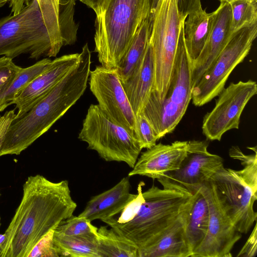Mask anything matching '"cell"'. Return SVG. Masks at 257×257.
<instances>
[{
	"label": "cell",
	"instance_id": "6da1fadb",
	"mask_svg": "<svg viewBox=\"0 0 257 257\" xmlns=\"http://www.w3.org/2000/svg\"><path fill=\"white\" fill-rule=\"evenodd\" d=\"M76 207L67 180L53 182L40 175L29 177L21 202L5 232L0 257H28L36 244L73 215Z\"/></svg>",
	"mask_w": 257,
	"mask_h": 257
},
{
	"label": "cell",
	"instance_id": "7a4b0ae2",
	"mask_svg": "<svg viewBox=\"0 0 257 257\" xmlns=\"http://www.w3.org/2000/svg\"><path fill=\"white\" fill-rule=\"evenodd\" d=\"M91 63L89 48L83 47L76 65L27 113L12 120L0 156L20 154L77 102L87 87Z\"/></svg>",
	"mask_w": 257,
	"mask_h": 257
},
{
	"label": "cell",
	"instance_id": "3957f363",
	"mask_svg": "<svg viewBox=\"0 0 257 257\" xmlns=\"http://www.w3.org/2000/svg\"><path fill=\"white\" fill-rule=\"evenodd\" d=\"M144 201L129 221L119 223L114 217L102 220L121 236L133 242L139 252L150 246L171 225L193 198L175 189L153 185L143 192Z\"/></svg>",
	"mask_w": 257,
	"mask_h": 257
},
{
	"label": "cell",
	"instance_id": "277c9868",
	"mask_svg": "<svg viewBox=\"0 0 257 257\" xmlns=\"http://www.w3.org/2000/svg\"><path fill=\"white\" fill-rule=\"evenodd\" d=\"M150 0H110L95 21V52L101 65L116 68L143 22L150 17Z\"/></svg>",
	"mask_w": 257,
	"mask_h": 257
},
{
	"label": "cell",
	"instance_id": "5b68a950",
	"mask_svg": "<svg viewBox=\"0 0 257 257\" xmlns=\"http://www.w3.org/2000/svg\"><path fill=\"white\" fill-rule=\"evenodd\" d=\"M229 156L240 161L243 168L235 170L224 166L210 178L226 212L240 233H247L256 221L253 205L257 199V152L245 155L232 146Z\"/></svg>",
	"mask_w": 257,
	"mask_h": 257
},
{
	"label": "cell",
	"instance_id": "8992f818",
	"mask_svg": "<svg viewBox=\"0 0 257 257\" xmlns=\"http://www.w3.org/2000/svg\"><path fill=\"white\" fill-rule=\"evenodd\" d=\"M184 20L180 28L174 64L166 95L160 100L151 93L142 111L159 140L173 132L184 115L191 100L192 61L184 41Z\"/></svg>",
	"mask_w": 257,
	"mask_h": 257
},
{
	"label": "cell",
	"instance_id": "52a82bcc",
	"mask_svg": "<svg viewBox=\"0 0 257 257\" xmlns=\"http://www.w3.org/2000/svg\"><path fill=\"white\" fill-rule=\"evenodd\" d=\"M52 44L36 0L17 15L0 19V56L14 59L29 54V58L38 59L51 57Z\"/></svg>",
	"mask_w": 257,
	"mask_h": 257
},
{
	"label": "cell",
	"instance_id": "ba28073f",
	"mask_svg": "<svg viewBox=\"0 0 257 257\" xmlns=\"http://www.w3.org/2000/svg\"><path fill=\"white\" fill-rule=\"evenodd\" d=\"M149 40L153 55L154 76L151 94L160 100L166 95L170 84L182 19L176 0H159L150 15Z\"/></svg>",
	"mask_w": 257,
	"mask_h": 257
},
{
	"label": "cell",
	"instance_id": "9c48e42d",
	"mask_svg": "<svg viewBox=\"0 0 257 257\" xmlns=\"http://www.w3.org/2000/svg\"><path fill=\"white\" fill-rule=\"evenodd\" d=\"M78 139L105 161L122 162L132 168L142 150L136 138L98 104L89 106Z\"/></svg>",
	"mask_w": 257,
	"mask_h": 257
},
{
	"label": "cell",
	"instance_id": "30bf717a",
	"mask_svg": "<svg viewBox=\"0 0 257 257\" xmlns=\"http://www.w3.org/2000/svg\"><path fill=\"white\" fill-rule=\"evenodd\" d=\"M256 35L257 23L232 32L225 47L192 87L195 106H201L218 96L232 71L249 54Z\"/></svg>",
	"mask_w": 257,
	"mask_h": 257
},
{
	"label": "cell",
	"instance_id": "8fae6325",
	"mask_svg": "<svg viewBox=\"0 0 257 257\" xmlns=\"http://www.w3.org/2000/svg\"><path fill=\"white\" fill-rule=\"evenodd\" d=\"M257 93L255 81L231 82L218 95L214 108L204 116L202 131L207 140L220 141L224 133L238 129L245 106Z\"/></svg>",
	"mask_w": 257,
	"mask_h": 257
},
{
	"label": "cell",
	"instance_id": "7c38bea8",
	"mask_svg": "<svg viewBox=\"0 0 257 257\" xmlns=\"http://www.w3.org/2000/svg\"><path fill=\"white\" fill-rule=\"evenodd\" d=\"M208 145L207 141H188L187 154L180 167L157 179L163 188L194 194L223 167V159L209 152Z\"/></svg>",
	"mask_w": 257,
	"mask_h": 257
},
{
	"label": "cell",
	"instance_id": "4fadbf2b",
	"mask_svg": "<svg viewBox=\"0 0 257 257\" xmlns=\"http://www.w3.org/2000/svg\"><path fill=\"white\" fill-rule=\"evenodd\" d=\"M200 190L208 204L209 220L206 236L191 257H231V250L241 237V233L224 210L210 179Z\"/></svg>",
	"mask_w": 257,
	"mask_h": 257
},
{
	"label": "cell",
	"instance_id": "5bb4252c",
	"mask_svg": "<svg viewBox=\"0 0 257 257\" xmlns=\"http://www.w3.org/2000/svg\"><path fill=\"white\" fill-rule=\"evenodd\" d=\"M89 78L90 89L100 108L136 138V116L116 68L97 66L90 70Z\"/></svg>",
	"mask_w": 257,
	"mask_h": 257
},
{
	"label": "cell",
	"instance_id": "9a60e30c",
	"mask_svg": "<svg viewBox=\"0 0 257 257\" xmlns=\"http://www.w3.org/2000/svg\"><path fill=\"white\" fill-rule=\"evenodd\" d=\"M79 53L65 55L51 61L46 69L30 82L11 104L18 109L15 118L27 113L77 64Z\"/></svg>",
	"mask_w": 257,
	"mask_h": 257
},
{
	"label": "cell",
	"instance_id": "2e32d148",
	"mask_svg": "<svg viewBox=\"0 0 257 257\" xmlns=\"http://www.w3.org/2000/svg\"><path fill=\"white\" fill-rule=\"evenodd\" d=\"M187 149L188 141L156 144L142 153L128 176L140 175L158 179L180 167Z\"/></svg>",
	"mask_w": 257,
	"mask_h": 257
},
{
	"label": "cell",
	"instance_id": "e0dca14e",
	"mask_svg": "<svg viewBox=\"0 0 257 257\" xmlns=\"http://www.w3.org/2000/svg\"><path fill=\"white\" fill-rule=\"evenodd\" d=\"M208 39L197 59L192 63V87L199 81L225 47L232 33L230 4L220 3Z\"/></svg>",
	"mask_w": 257,
	"mask_h": 257
},
{
	"label": "cell",
	"instance_id": "ac0fdd59",
	"mask_svg": "<svg viewBox=\"0 0 257 257\" xmlns=\"http://www.w3.org/2000/svg\"><path fill=\"white\" fill-rule=\"evenodd\" d=\"M195 194L175 221L150 246L139 252V257H191L192 252L186 238L185 229Z\"/></svg>",
	"mask_w": 257,
	"mask_h": 257
},
{
	"label": "cell",
	"instance_id": "d6986e66",
	"mask_svg": "<svg viewBox=\"0 0 257 257\" xmlns=\"http://www.w3.org/2000/svg\"><path fill=\"white\" fill-rule=\"evenodd\" d=\"M130 177H125L110 189L92 197L79 215L90 222L116 216L136 197L137 194L130 192Z\"/></svg>",
	"mask_w": 257,
	"mask_h": 257
},
{
	"label": "cell",
	"instance_id": "ffe728a7",
	"mask_svg": "<svg viewBox=\"0 0 257 257\" xmlns=\"http://www.w3.org/2000/svg\"><path fill=\"white\" fill-rule=\"evenodd\" d=\"M154 76V59L149 43L146 52L132 75L121 82L135 115L143 110L153 90Z\"/></svg>",
	"mask_w": 257,
	"mask_h": 257
},
{
	"label": "cell",
	"instance_id": "44dd1931",
	"mask_svg": "<svg viewBox=\"0 0 257 257\" xmlns=\"http://www.w3.org/2000/svg\"><path fill=\"white\" fill-rule=\"evenodd\" d=\"M215 15V11L209 13L202 8L189 14L184 20V41L192 63L203 49L211 32Z\"/></svg>",
	"mask_w": 257,
	"mask_h": 257
},
{
	"label": "cell",
	"instance_id": "7402d4cb",
	"mask_svg": "<svg viewBox=\"0 0 257 257\" xmlns=\"http://www.w3.org/2000/svg\"><path fill=\"white\" fill-rule=\"evenodd\" d=\"M209 220L208 204L199 188L195 194L185 229L186 238L192 254L206 236Z\"/></svg>",
	"mask_w": 257,
	"mask_h": 257
},
{
	"label": "cell",
	"instance_id": "603a6c76",
	"mask_svg": "<svg viewBox=\"0 0 257 257\" xmlns=\"http://www.w3.org/2000/svg\"><path fill=\"white\" fill-rule=\"evenodd\" d=\"M151 30L149 17L140 25L126 53L116 68L121 82L132 75L143 58L149 43Z\"/></svg>",
	"mask_w": 257,
	"mask_h": 257
},
{
	"label": "cell",
	"instance_id": "cb8c5ba5",
	"mask_svg": "<svg viewBox=\"0 0 257 257\" xmlns=\"http://www.w3.org/2000/svg\"><path fill=\"white\" fill-rule=\"evenodd\" d=\"M97 240L98 257H139V249L133 242L107 226L97 229Z\"/></svg>",
	"mask_w": 257,
	"mask_h": 257
},
{
	"label": "cell",
	"instance_id": "d4e9b609",
	"mask_svg": "<svg viewBox=\"0 0 257 257\" xmlns=\"http://www.w3.org/2000/svg\"><path fill=\"white\" fill-rule=\"evenodd\" d=\"M53 242L59 256L98 257L97 236H67L54 231Z\"/></svg>",
	"mask_w": 257,
	"mask_h": 257
},
{
	"label": "cell",
	"instance_id": "484cf974",
	"mask_svg": "<svg viewBox=\"0 0 257 257\" xmlns=\"http://www.w3.org/2000/svg\"><path fill=\"white\" fill-rule=\"evenodd\" d=\"M52 60L43 59L26 68H22L14 80L0 90V112L11 105L16 96L34 79L44 71Z\"/></svg>",
	"mask_w": 257,
	"mask_h": 257
},
{
	"label": "cell",
	"instance_id": "4316f807",
	"mask_svg": "<svg viewBox=\"0 0 257 257\" xmlns=\"http://www.w3.org/2000/svg\"><path fill=\"white\" fill-rule=\"evenodd\" d=\"M36 1L51 39V57H56L63 46L58 22L60 0Z\"/></svg>",
	"mask_w": 257,
	"mask_h": 257
},
{
	"label": "cell",
	"instance_id": "83f0119b",
	"mask_svg": "<svg viewBox=\"0 0 257 257\" xmlns=\"http://www.w3.org/2000/svg\"><path fill=\"white\" fill-rule=\"evenodd\" d=\"M75 5V0H60L58 22L63 46L74 44L77 39L78 26L74 19Z\"/></svg>",
	"mask_w": 257,
	"mask_h": 257
},
{
	"label": "cell",
	"instance_id": "f1b7e54d",
	"mask_svg": "<svg viewBox=\"0 0 257 257\" xmlns=\"http://www.w3.org/2000/svg\"><path fill=\"white\" fill-rule=\"evenodd\" d=\"M229 4L232 32L257 23V0H234Z\"/></svg>",
	"mask_w": 257,
	"mask_h": 257
},
{
	"label": "cell",
	"instance_id": "f546056e",
	"mask_svg": "<svg viewBox=\"0 0 257 257\" xmlns=\"http://www.w3.org/2000/svg\"><path fill=\"white\" fill-rule=\"evenodd\" d=\"M97 229L85 217L73 215L63 221L54 231L67 236H97Z\"/></svg>",
	"mask_w": 257,
	"mask_h": 257
},
{
	"label": "cell",
	"instance_id": "4dcf8cb0",
	"mask_svg": "<svg viewBox=\"0 0 257 257\" xmlns=\"http://www.w3.org/2000/svg\"><path fill=\"white\" fill-rule=\"evenodd\" d=\"M135 136L142 149L152 147L159 140L151 124L142 113L136 117Z\"/></svg>",
	"mask_w": 257,
	"mask_h": 257
},
{
	"label": "cell",
	"instance_id": "1f68e13d",
	"mask_svg": "<svg viewBox=\"0 0 257 257\" xmlns=\"http://www.w3.org/2000/svg\"><path fill=\"white\" fill-rule=\"evenodd\" d=\"M54 230L45 234L34 246L28 257H58L53 242Z\"/></svg>",
	"mask_w": 257,
	"mask_h": 257
},
{
	"label": "cell",
	"instance_id": "d6a6232c",
	"mask_svg": "<svg viewBox=\"0 0 257 257\" xmlns=\"http://www.w3.org/2000/svg\"><path fill=\"white\" fill-rule=\"evenodd\" d=\"M21 68L13 59L5 56L0 57V90L14 80Z\"/></svg>",
	"mask_w": 257,
	"mask_h": 257
},
{
	"label": "cell",
	"instance_id": "836d02e7",
	"mask_svg": "<svg viewBox=\"0 0 257 257\" xmlns=\"http://www.w3.org/2000/svg\"><path fill=\"white\" fill-rule=\"evenodd\" d=\"M257 252V224L253 229L246 242L238 252L237 257H255Z\"/></svg>",
	"mask_w": 257,
	"mask_h": 257
},
{
	"label": "cell",
	"instance_id": "e575fe53",
	"mask_svg": "<svg viewBox=\"0 0 257 257\" xmlns=\"http://www.w3.org/2000/svg\"><path fill=\"white\" fill-rule=\"evenodd\" d=\"M178 11L182 19L190 13L202 9L201 0H176Z\"/></svg>",
	"mask_w": 257,
	"mask_h": 257
},
{
	"label": "cell",
	"instance_id": "d590c367",
	"mask_svg": "<svg viewBox=\"0 0 257 257\" xmlns=\"http://www.w3.org/2000/svg\"><path fill=\"white\" fill-rule=\"evenodd\" d=\"M16 114L15 109L5 112L0 116V149L4 140L7 130Z\"/></svg>",
	"mask_w": 257,
	"mask_h": 257
},
{
	"label": "cell",
	"instance_id": "8d00e7d4",
	"mask_svg": "<svg viewBox=\"0 0 257 257\" xmlns=\"http://www.w3.org/2000/svg\"><path fill=\"white\" fill-rule=\"evenodd\" d=\"M92 9L96 16L101 14L105 10L110 0H79Z\"/></svg>",
	"mask_w": 257,
	"mask_h": 257
},
{
	"label": "cell",
	"instance_id": "74e56055",
	"mask_svg": "<svg viewBox=\"0 0 257 257\" xmlns=\"http://www.w3.org/2000/svg\"><path fill=\"white\" fill-rule=\"evenodd\" d=\"M31 0H7L11 8V14L17 15L27 6Z\"/></svg>",
	"mask_w": 257,
	"mask_h": 257
},
{
	"label": "cell",
	"instance_id": "f35d334b",
	"mask_svg": "<svg viewBox=\"0 0 257 257\" xmlns=\"http://www.w3.org/2000/svg\"><path fill=\"white\" fill-rule=\"evenodd\" d=\"M6 236L5 233L3 234H0V250L6 240Z\"/></svg>",
	"mask_w": 257,
	"mask_h": 257
},
{
	"label": "cell",
	"instance_id": "ab89813d",
	"mask_svg": "<svg viewBox=\"0 0 257 257\" xmlns=\"http://www.w3.org/2000/svg\"><path fill=\"white\" fill-rule=\"evenodd\" d=\"M7 3V0H0V8L4 7Z\"/></svg>",
	"mask_w": 257,
	"mask_h": 257
},
{
	"label": "cell",
	"instance_id": "60d3db41",
	"mask_svg": "<svg viewBox=\"0 0 257 257\" xmlns=\"http://www.w3.org/2000/svg\"><path fill=\"white\" fill-rule=\"evenodd\" d=\"M220 3H230L231 2H232L234 0H218Z\"/></svg>",
	"mask_w": 257,
	"mask_h": 257
},
{
	"label": "cell",
	"instance_id": "b9f144b4",
	"mask_svg": "<svg viewBox=\"0 0 257 257\" xmlns=\"http://www.w3.org/2000/svg\"><path fill=\"white\" fill-rule=\"evenodd\" d=\"M0 226H1V217H0Z\"/></svg>",
	"mask_w": 257,
	"mask_h": 257
}]
</instances>
